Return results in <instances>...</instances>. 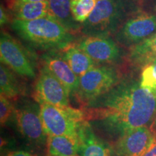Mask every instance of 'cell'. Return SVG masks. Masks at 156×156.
<instances>
[{"label": "cell", "mask_w": 156, "mask_h": 156, "mask_svg": "<svg viewBox=\"0 0 156 156\" xmlns=\"http://www.w3.org/2000/svg\"><path fill=\"white\" fill-rule=\"evenodd\" d=\"M4 156H35L31 153H29L28 152L19 151H12L10 153H8L7 155Z\"/></svg>", "instance_id": "cell-24"}, {"label": "cell", "mask_w": 156, "mask_h": 156, "mask_svg": "<svg viewBox=\"0 0 156 156\" xmlns=\"http://www.w3.org/2000/svg\"><path fill=\"white\" fill-rule=\"evenodd\" d=\"M156 142V137L147 126L136 128L124 133L116 140V156H143Z\"/></svg>", "instance_id": "cell-10"}, {"label": "cell", "mask_w": 156, "mask_h": 156, "mask_svg": "<svg viewBox=\"0 0 156 156\" xmlns=\"http://www.w3.org/2000/svg\"><path fill=\"white\" fill-rule=\"evenodd\" d=\"M140 83L142 87L156 94V58L144 66Z\"/></svg>", "instance_id": "cell-21"}, {"label": "cell", "mask_w": 156, "mask_h": 156, "mask_svg": "<svg viewBox=\"0 0 156 156\" xmlns=\"http://www.w3.org/2000/svg\"><path fill=\"white\" fill-rule=\"evenodd\" d=\"M1 62L25 77L34 78V64L22 46L12 36L2 31L0 37Z\"/></svg>", "instance_id": "cell-6"}, {"label": "cell", "mask_w": 156, "mask_h": 156, "mask_svg": "<svg viewBox=\"0 0 156 156\" xmlns=\"http://www.w3.org/2000/svg\"><path fill=\"white\" fill-rule=\"evenodd\" d=\"M130 58L136 64L145 66L156 58V33L132 47Z\"/></svg>", "instance_id": "cell-18"}, {"label": "cell", "mask_w": 156, "mask_h": 156, "mask_svg": "<svg viewBox=\"0 0 156 156\" xmlns=\"http://www.w3.org/2000/svg\"><path fill=\"white\" fill-rule=\"evenodd\" d=\"M15 112V108L9 99L4 95H0V123L3 126L8 122Z\"/></svg>", "instance_id": "cell-22"}, {"label": "cell", "mask_w": 156, "mask_h": 156, "mask_svg": "<svg viewBox=\"0 0 156 156\" xmlns=\"http://www.w3.org/2000/svg\"><path fill=\"white\" fill-rule=\"evenodd\" d=\"M47 156H58V155H47ZM69 156H81L80 155H69Z\"/></svg>", "instance_id": "cell-28"}, {"label": "cell", "mask_w": 156, "mask_h": 156, "mask_svg": "<svg viewBox=\"0 0 156 156\" xmlns=\"http://www.w3.org/2000/svg\"><path fill=\"white\" fill-rule=\"evenodd\" d=\"M9 1H11V0H8V2H9Z\"/></svg>", "instance_id": "cell-29"}, {"label": "cell", "mask_w": 156, "mask_h": 156, "mask_svg": "<svg viewBox=\"0 0 156 156\" xmlns=\"http://www.w3.org/2000/svg\"><path fill=\"white\" fill-rule=\"evenodd\" d=\"M81 156H113V150L106 141L95 134L90 124L84 121L78 130Z\"/></svg>", "instance_id": "cell-12"}, {"label": "cell", "mask_w": 156, "mask_h": 156, "mask_svg": "<svg viewBox=\"0 0 156 156\" xmlns=\"http://www.w3.org/2000/svg\"><path fill=\"white\" fill-rule=\"evenodd\" d=\"M48 17L61 24L71 34L80 31L81 23L74 18L71 10V0H48Z\"/></svg>", "instance_id": "cell-14"}, {"label": "cell", "mask_w": 156, "mask_h": 156, "mask_svg": "<svg viewBox=\"0 0 156 156\" xmlns=\"http://www.w3.org/2000/svg\"><path fill=\"white\" fill-rule=\"evenodd\" d=\"M119 75L113 66L95 67L80 77L76 94L85 104L110 90L119 83Z\"/></svg>", "instance_id": "cell-5"}, {"label": "cell", "mask_w": 156, "mask_h": 156, "mask_svg": "<svg viewBox=\"0 0 156 156\" xmlns=\"http://www.w3.org/2000/svg\"><path fill=\"white\" fill-rule=\"evenodd\" d=\"M126 0H98L92 14L82 24L80 32L86 36L116 34L127 15Z\"/></svg>", "instance_id": "cell-3"}, {"label": "cell", "mask_w": 156, "mask_h": 156, "mask_svg": "<svg viewBox=\"0 0 156 156\" xmlns=\"http://www.w3.org/2000/svg\"><path fill=\"white\" fill-rule=\"evenodd\" d=\"M156 33V16L141 13L126 20L116 33L117 42L125 46H135Z\"/></svg>", "instance_id": "cell-9"}, {"label": "cell", "mask_w": 156, "mask_h": 156, "mask_svg": "<svg viewBox=\"0 0 156 156\" xmlns=\"http://www.w3.org/2000/svg\"><path fill=\"white\" fill-rule=\"evenodd\" d=\"M150 129H151L152 132H153L154 135H155V136L156 137V116L155 117V119H153V122L151 123V125Z\"/></svg>", "instance_id": "cell-27"}, {"label": "cell", "mask_w": 156, "mask_h": 156, "mask_svg": "<svg viewBox=\"0 0 156 156\" xmlns=\"http://www.w3.org/2000/svg\"><path fill=\"white\" fill-rule=\"evenodd\" d=\"M44 65L54 74L65 86L69 95L76 93L79 87L80 77L72 70L61 56L56 54H45L43 56Z\"/></svg>", "instance_id": "cell-13"}, {"label": "cell", "mask_w": 156, "mask_h": 156, "mask_svg": "<svg viewBox=\"0 0 156 156\" xmlns=\"http://www.w3.org/2000/svg\"><path fill=\"white\" fill-rule=\"evenodd\" d=\"M85 119L113 137L147 126L156 116V94L140 82L119 83L110 90L84 104Z\"/></svg>", "instance_id": "cell-1"}, {"label": "cell", "mask_w": 156, "mask_h": 156, "mask_svg": "<svg viewBox=\"0 0 156 156\" xmlns=\"http://www.w3.org/2000/svg\"><path fill=\"white\" fill-rule=\"evenodd\" d=\"M15 18L21 20H34L48 16V1L36 2L13 3L9 5Z\"/></svg>", "instance_id": "cell-17"}, {"label": "cell", "mask_w": 156, "mask_h": 156, "mask_svg": "<svg viewBox=\"0 0 156 156\" xmlns=\"http://www.w3.org/2000/svg\"><path fill=\"white\" fill-rule=\"evenodd\" d=\"M46 0H11L8 2V6L13 3H23V2H43Z\"/></svg>", "instance_id": "cell-25"}, {"label": "cell", "mask_w": 156, "mask_h": 156, "mask_svg": "<svg viewBox=\"0 0 156 156\" xmlns=\"http://www.w3.org/2000/svg\"><path fill=\"white\" fill-rule=\"evenodd\" d=\"M8 22L9 15L3 6L1 5V8H0V24H1V27L4 26L7 23H8Z\"/></svg>", "instance_id": "cell-23"}, {"label": "cell", "mask_w": 156, "mask_h": 156, "mask_svg": "<svg viewBox=\"0 0 156 156\" xmlns=\"http://www.w3.org/2000/svg\"><path fill=\"white\" fill-rule=\"evenodd\" d=\"M40 114L48 136L77 135L85 119L82 110L71 106L60 107L46 103H38Z\"/></svg>", "instance_id": "cell-4"}, {"label": "cell", "mask_w": 156, "mask_h": 156, "mask_svg": "<svg viewBox=\"0 0 156 156\" xmlns=\"http://www.w3.org/2000/svg\"><path fill=\"white\" fill-rule=\"evenodd\" d=\"M12 28L25 41L45 50H63L75 39L61 24L48 17L29 21L14 19Z\"/></svg>", "instance_id": "cell-2"}, {"label": "cell", "mask_w": 156, "mask_h": 156, "mask_svg": "<svg viewBox=\"0 0 156 156\" xmlns=\"http://www.w3.org/2000/svg\"><path fill=\"white\" fill-rule=\"evenodd\" d=\"M46 147L48 155L58 156L78 155L80 149L79 134L48 136Z\"/></svg>", "instance_id": "cell-15"}, {"label": "cell", "mask_w": 156, "mask_h": 156, "mask_svg": "<svg viewBox=\"0 0 156 156\" xmlns=\"http://www.w3.org/2000/svg\"><path fill=\"white\" fill-rule=\"evenodd\" d=\"M77 46L98 63H111L120 58L119 48L109 36H87Z\"/></svg>", "instance_id": "cell-11"}, {"label": "cell", "mask_w": 156, "mask_h": 156, "mask_svg": "<svg viewBox=\"0 0 156 156\" xmlns=\"http://www.w3.org/2000/svg\"><path fill=\"white\" fill-rule=\"evenodd\" d=\"M34 97L38 103L69 106V93L67 88L44 64L40 69L36 83Z\"/></svg>", "instance_id": "cell-8"}, {"label": "cell", "mask_w": 156, "mask_h": 156, "mask_svg": "<svg viewBox=\"0 0 156 156\" xmlns=\"http://www.w3.org/2000/svg\"><path fill=\"white\" fill-rule=\"evenodd\" d=\"M98 0H71V10L77 22L83 24L92 14Z\"/></svg>", "instance_id": "cell-20"}, {"label": "cell", "mask_w": 156, "mask_h": 156, "mask_svg": "<svg viewBox=\"0 0 156 156\" xmlns=\"http://www.w3.org/2000/svg\"><path fill=\"white\" fill-rule=\"evenodd\" d=\"M0 91L1 95L9 100H15L22 94L19 82L9 67L3 63L0 65Z\"/></svg>", "instance_id": "cell-19"}, {"label": "cell", "mask_w": 156, "mask_h": 156, "mask_svg": "<svg viewBox=\"0 0 156 156\" xmlns=\"http://www.w3.org/2000/svg\"><path fill=\"white\" fill-rule=\"evenodd\" d=\"M14 114L20 132L29 143L37 147L46 145L48 135L41 117L40 107L24 105L15 109Z\"/></svg>", "instance_id": "cell-7"}, {"label": "cell", "mask_w": 156, "mask_h": 156, "mask_svg": "<svg viewBox=\"0 0 156 156\" xmlns=\"http://www.w3.org/2000/svg\"><path fill=\"white\" fill-rule=\"evenodd\" d=\"M143 156H156V142Z\"/></svg>", "instance_id": "cell-26"}, {"label": "cell", "mask_w": 156, "mask_h": 156, "mask_svg": "<svg viewBox=\"0 0 156 156\" xmlns=\"http://www.w3.org/2000/svg\"><path fill=\"white\" fill-rule=\"evenodd\" d=\"M61 51L62 53L60 56L67 62L72 70L79 77L95 67L96 64V62L92 58L90 57L83 51L80 49L77 46L70 45Z\"/></svg>", "instance_id": "cell-16"}]
</instances>
